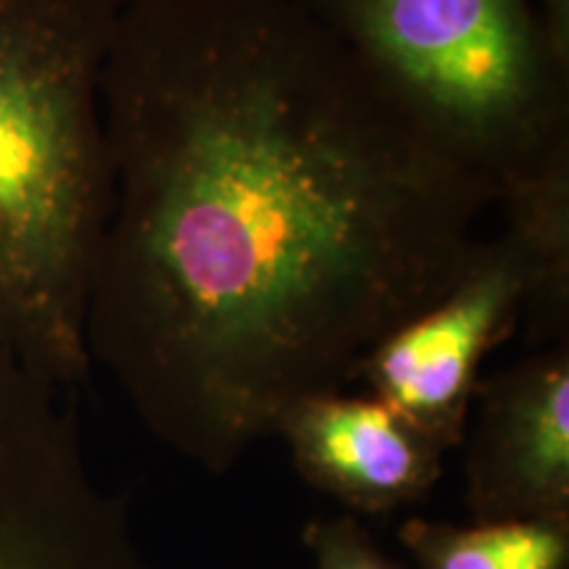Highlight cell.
Segmentation results:
<instances>
[{
	"mask_svg": "<svg viewBox=\"0 0 569 569\" xmlns=\"http://www.w3.org/2000/svg\"><path fill=\"white\" fill-rule=\"evenodd\" d=\"M530 264L525 340L543 348L569 340V156L498 201Z\"/></svg>",
	"mask_w": 569,
	"mask_h": 569,
	"instance_id": "8",
	"label": "cell"
},
{
	"mask_svg": "<svg viewBox=\"0 0 569 569\" xmlns=\"http://www.w3.org/2000/svg\"><path fill=\"white\" fill-rule=\"evenodd\" d=\"M315 569H401L353 515L315 517L303 528Z\"/></svg>",
	"mask_w": 569,
	"mask_h": 569,
	"instance_id": "10",
	"label": "cell"
},
{
	"mask_svg": "<svg viewBox=\"0 0 569 569\" xmlns=\"http://www.w3.org/2000/svg\"><path fill=\"white\" fill-rule=\"evenodd\" d=\"M67 398L0 346V569H153Z\"/></svg>",
	"mask_w": 569,
	"mask_h": 569,
	"instance_id": "4",
	"label": "cell"
},
{
	"mask_svg": "<svg viewBox=\"0 0 569 569\" xmlns=\"http://www.w3.org/2000/svg\"><path fill=\"white\" fill-rule=\"evenodd\" d=\"M546 38L559 56L569 59V0H532Z\"/></svg>",
	"mask_w": 569,
	"mask_h": 569,
	"instance_id": "11",
	"label": "cell"
},
{
	"mask_svg": "<svg viewBox=\"0 0 569 569\" xmlns=\"http://www.w3.org/2000/svg\"><path fill=\"white\" fill-rule=\"evenodd\" d=\"M122 3H127V0H122Z\"/></svg>",
	"mask_w": 569,
	"mask_h": 569,
	"instance_id": "12",
	"label": "cell"
},
{
	"mask_svg": "<svg viewBox=\"0 0 569 569\" xmlns=\"http://www.w3.org/2000/svg\"><path fill=\"white\" fill-rule=\"evenodd\" d=\"M298 475L356 515H390L422 501L446 451L372 393H317L274 427Z\"/></svg>",
	"mask_w": 569,
	"mask_h": 569,
	"instance_id": "7",
	"label": "cell"
},
{
	"mask_svg": "<svg viewBox=\"0 0 569 569\" xmlns=\"http://www.w3.org/2000/svg\"><path fill=\"white\" fill-rule=\"evenodd\" d=\"M528 296V253L503 224L438 301L365 356L356 380L448 453L465 440L482 361L522 325Z\"/></svg>",
	"mask_w": 569,
	"mask_h": 569,
	"instance_id": "5",
	"label": "cell"
},
{
	"mask_svg": "<svg viewBox=\"0 0 569 569\" xmlns=\"http://www.w3.org/2000/svg\"><path fill=\"white\" fill-rule=\"evenodd\" d=\"M101 96L113 206L84 346L211 475L348 390L498 203L301 0H127Z\"/></svg>",
	"mask_w": 569,
	"mask_h": 569,
	"instance_id": "1",
	"label": "cell"
},
{
	"mask_svg": "<svg viewBox=\"0 0 569 569\" xmlns=\"http://www.w3.org/2000/svg\"><path fill=\"white\" fill-rule=\"evenodd\" d=\"M465 443L472 519H569V340L482 377Z\"/></svg>",
	"mask_w": 569,
	"mask_h": 569,
	"instance_id": "6",
	"label": "cell"
},
{
	"mask_svg": "<svg viewBox=\"0 0 569 569\" xmlns=\"http://www.w3.org/2000/svg\"><path fill=\"white\" fill-rule=\"evenodd\" d=\"M122 0H0V346L63 393L113 206L103 63Z\"/></svg>",
	"mask_w": 569,
	"mask_h": 569,
	"instance_id": "2",
	"label": "cell"
},
{
	"mask_svg": "<svg viewBox=\"0 0 569 569\" xmlns=\"http://www.w3.org/2000/svg\"><path fill=\"white\" fill-rule=\"evenodd\" d=\"M417 569H569V519L411 517L398 530Z\"/></svg>",
	"mask_w": 569,
	"mask_h": 569,
	"instance_id": "9",
	"label": "cell"
},
{
	"mask_svg": "<svg viewBox=\"0 0 569 569\" xmlns=\"http://www.w3.org/2000/svg\"><path fill=\"white\" fill-rule=\"evenodd\" d=\"M498 201L569 156V59L532 0H301Z\"/></svg>",
	"mask_w": 569,
	"mask_h": 569,
	"instance_id": "3",
	"label": "cell"
}]
</instances>
